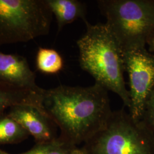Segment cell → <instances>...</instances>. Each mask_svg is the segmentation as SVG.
Segmentation results:
<instances>
[{
  "label": "cell",
  "mask_w": 154,
  "mask_h": 154,
  "mask_svg": "<svg viewBox=\"0 0 154 154\" xmlns=\"http://www.w3.org/2000/svg\"><path fill=\"white\" fill-rule=\"evenodd\" d=\"M108 90L95 83L83 88L61 85L45 89L42 105L62 139L78 147L105 126L112 111Z\"/></svg>",
  "instance_id": "1"
},
{
  "label": "cell",
  "mask_w": 154,
  "mask_h": 154,
  "mask_svg": "<svg viewBox=\"0 0 154 154\" xmlns=\"http://www.w3.org/2000/svg\"><path fill=\"white\" fill-rule=\"evenodd\" d=\"M77 148L58 137L51 141L37 143L30 150L18 154H71Z\"/></svg>",
  "instance_id": "13"
},
{
  "label": "cell",
  "mask_w": 154,
  "mask_h": 154,
  "mask_svg": "<svg viewBox=\"0 0 154 154\" xmlns=\"http://www.w3.org/2000/svg\"><path fill=\"white\" fill-rule=\"evenodd\" d=\"M29 135L19 123L6 113L0 116V145L18 143Z\"/></svg>",
  "instance_id": "12"
},
{
  "label": "cell",
  "mask_w": 154,
  "mask_h": 154,
  "mask_svg": "<svg viewBox=\"0 0 154 154\" xmlns=\"http://www.w3.org/2000/svg\"><path fill=\"white\" fill-rule=\"evenodd\" d=\"M142 120L154 132V88L146 102Z\"/></svg>",
  "instance_id": "14"
},
{
  "label": "cell",
  "mask_w": 154,
  "mask_h": 154,
  "mask_svg": "<svg viewBox=\"0 0 154 154\" xmlns=\"http://www.w3.org/2000/svg\"><path fill=\"white\" fill-rule=\"evenodd\" d=\"M85 23L86 30L77 43L81 67L93 77L95 83L118 95L129 109L123 50L106 23Z\"/></svg>",
  "instance_id": "2"
},
{
  "label": "cell",
  "mask_w": 154,
  "mask_h": 154,
  "mask_svg": "<svg viewBox=\"0 0 154 154\" xmlns=\"http://www.w3.org/2000/svg\"><path fill=\"white\" fill-rule=\"evenodd\" d=\"M97 3L123 52L146 48L154 34V0H101Z\"/></svg>",
  "instance_id": "3"
},
{
  "label": "cell",
  "mask_w": 154,
  "mask_h": 154,
  "mask_svg": "<svg viewBox=\"0 0 154 154\" xmlns=\"http://www.w3.org/2000/svg\"><path fill=\"white\" fill-rule=\"evenodd\" d=\"M53 16L45 0H0V46L48 35Z\"/></svg>",
  "instance_id": "5"
},
{
  "label": "cell",
  "mask_w": 154,
  "mask_h": 154,
  "mask_svg": "<svg viewBox=\"0 0 154 154\" xmlns=\"http://www.w3.org/2000/svg\"><path fill=\"white\" fill-rule=\"evenodd\" d=\"M0 154H9V153H8V152H5V151H2V150H1V149H0Z\"/></svg>",
  "instance_id": "17"
},
{
  "label": "cell",
  "mask_w": 154,
  "mask_h": 154,
  "mask_svg": "<svg viewBox=\"0 0 154 154\" xmlns=\"http://www.w3.org/2000/svg\"><path fill=\"white\" fill-rule=\"evenodd\" d=\"M35 79V72L24 57L6 54L0 51V83L41 91L44 88L37 86Z\"/></svg>",
  "instance_id": "8"
},
{
  "label": "cell",
  "mask_w": 154,
  "mask_h": 154,
  "mask_svg": "<svg viewBox=\"0 0 154 154\" xmlns=\"http://www.w3.org/2000/svg\"><path fill=\"white\" fill-rule=\"evenodd\" d=\"M45 2L55 16L58 32L78 19L87 21V7L83 2L78 0H45Z\"/></svg>",
  "instance_id": "9"
},
{
  "label": "cell",
  "mask_w": 154,
  "mask_h": 154,
  "mask_svg": "<svg viewBox=\"0 0 154 154\" xmlns=\"http://www.w3.org/2000/svg\"><path fill=\"white\" fill-rule=\"evenodd\" d=\"M147 45L148 46V50L150 52L154 53V34L149 39Z\"/></svg>",
  "instance_id": "15"
},
{
  "label": "cell",
  "mask_w": 154,
  "mask_h": 154,
  "mask_svg": "<svg viewBox=\"0 0 154 154\" xmlns=\"http://www.w3.org/2000/svg\"><path fill=\"white\" fill-rule=\"evenodd\" d=\"M71 154H87L85 150L82 147H78L76 149H75Z\"/></svg>",
  "instance_id": "16"
},
{
  "label": "cell",
  "mask_w": 154,
  "mask_h": 154,
  "mask_svg": "<svg viewBox=\"0 0 154 154\" xmlns=\"http://www.w3.org/2000/svg\"><path fill=\"white\" fill-rule=\"evenodd\" d=\"M125 71L129 77V113L142 120L144 106L154 88V54L146 48L125 51Z\"/></svg>",
  "instance_id": "6"
},
{
  "label": "cell",
  "mask_w": 154,
  "mask_h": 154,
  "mask_svg": "<svg viewBox=\"0 0 154 154\" xmlns=\"http://www.w3.org/2000/svg\"><path fill=\"white\" fill-rule=\"evenodd\" d=\"M6 114L32 135L37 143L58 138L55 134L57 126L43 107L28 104L15 105Z\"/></svg>",
  "instance_id": "7"
},
{
  "label": "cell",
  "mask_w": 154,
  "mask_h": 154,
  "mask_svg": "<svg viewBox=\"0 0 154 154\" xmlns=\"http://www.w3.org/2000/svg\"><path fill=\"white\" fill-rule=\"evenodd\" d=\"M45 89L41 91L18 88L0 83V116L13 106L28 104L44 107L42 105Z\"/></svg>",
  "instance_id": "10"
},
{
  "label": "cell",
  "mask_w": 154,
  "mask_h": 154,
  "mask_svg": "<svg viewBox=\"0 0 154 154\" xmlns=\"http://www.w3.org/2000/svg\"><path fill=\"white\" fill-rule=\"evenodd\" d=\"M36 66L39 71L46 74H55L61 72L64 61L55 50L39 48L36 55Z\"/></svg>",
  "instance_id": "11"
},
{
  "label": "cell",
  "mask_w": 154,
  "mask_h": 154,
  "mask_svg": "<svg viewBox=\"0 0 154 154\" xmlns=\"http://www.w3.org/2000/svg\"><path fill=\"white\" fill-rule=\"evenodd\" d=\"M82 148L87 154H154V132L122 109Z\"/></svg>",
  "instance_id": "4"
}]
</instances>
